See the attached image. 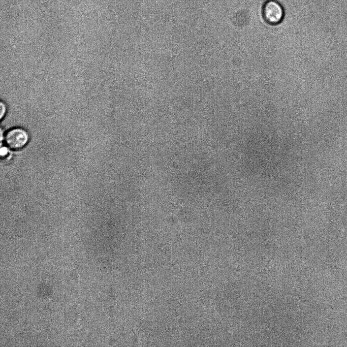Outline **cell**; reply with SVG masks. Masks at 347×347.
Returning <instances> with one entry per match:
<instances>
[{"label": "cell", "mask_w": 347, "mask_h": 347, "mask_svg": "<svg viewBox=\"0 0 347 347\" xmlns=\"http://www.w3.org/2000/svg\"><path fill=\"white\" fill-rule=\"evenodd\" d=\"M262 16L268 24L273 25L278 24L284 18L283 8L275 0H268L263 6Z\"/></svg>", "instance_id": "1"}, {"label": "cell", "mask_w": 347, "mask_h": 347, "mask_svg": "<svg viewBox=\"0 0 347 347\" xmlns=\"http://www.w3.org/2000/svg\"><path fill=\"white\" fill-rule=\"evenodd\" d=\"M28 140L27 133L20 128L13 129L8 132L6 142L9 147L14 149H20L26 145Z\"/></svg>", "instance_id": "2"}, {"label": "cell", "mask_w": 347, "mask_h": 347, "mask_svg": "<svg viewBox=\"0 0 347 347\" xmlns=\"http://www.w3.org/2000/svg\"><path fill=\"white\" fill-rule=\"evenodd\" d=\"M1 119H2L6 112V105L2 102H1Z\"/></svg>", "instance_id": "3"}, {"label": "cell", "mask_w": 347, "mask_h": 347, "mask_svg": "<svg viewBox=\"0 0 347 347\" xmlns=\"http://www.w3.org/2000/svg\"><path fill=\"white\" fill-rule=\"evenodd\" d=\"M8 153V149L5 147H2L1 149V154L2 156H5Z\"/></svg>", "instance_id": "4"}]
</instances>
